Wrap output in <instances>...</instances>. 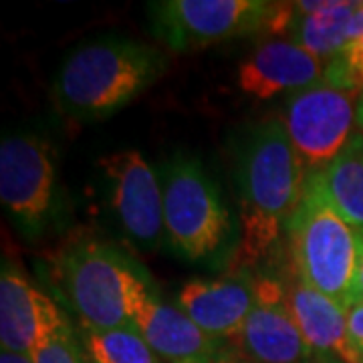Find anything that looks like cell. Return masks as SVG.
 Here are the masks:
<instances>
[{
  "label": "cell",
  "instance_id": "14",
  "mask_svg": "<svg viewBox=\"0 0 363 363\" xmlns=\"http://www.w3.org/2000/svg\"><path fill=\"white\" fill-rule=\"evenodd\" d=\"M325 63L289 39L260 43L238 67L236 83L245 95L267 101L323 81Z\"/></svg>",
  "mask_w": 363,
  "mask_h": 363
},
{
  "label": "cell",
  "instance_id": "26",
  "mask_svg": "<svg viewBox=\"0 0 363 363\" xmlns=\"http://www.w3.org/2000/svg\"><path fill=\"white\" fill-rule=\"evenodd\" d=\"M319 363H345V362H341V359H335V357H327V359H321Z\"/></svg>",
  "mask_w": 363,
  "mask_h": 363
},
{
  "label": "cell",
  "instance_id": "15",
  "mask_svg": "<svg viewBox=\"0 0 363 363\" xmlns=\"http://www.w3.org/2000/svg\"><path fill=\"white\" fill-rule=\"evenodd\" d=\"M285 293L293 319L309 350L321 359L335 357L351 363L347 311L333 298L303 283L297 274L285 285Z\"/></svg>",
  "mask_w": 363,
  "mask_h": 363
},
{
  "label": "cell",
  "instance_id": "12",
  "mask_svg": "<svg viewBox=\"0 0 363 363\" xmlns=\"http://www.w3.org/2000/svg\"><path fill=\"white\" fill-rule=\"evenodd\" d=\"M71 327L65 313L43 289L11 262L0 272V345L2 351L30 355L55 333Z\"/></svg>",
  "mask_w": 363,
  "mask_h": 363
},
{
  "label": "cell",
  "instance_id": "16",
  "mask_svg": "<svg viewBox=\"0 0 363 363\" xmlns=\"http://www.w3.org/2000/svg\"><path fill=\"white\" fill-rule=\"evenodd\" d=\"M362 2L347 0H298L291 2L293 16L286 26V39L297 43L315 55L325 65L337 57L347 35L353 16Z\"/></svg>",
  "mask_w": 363,
  "mask_h": 363
},
{
  "label": "cell",
  "instance_id": "9",
  "mask_svg": "<svg viewBox=\"0 0 363 363\" xmlns=\"http://www.w3.org/2000/svg\"><path fill=\"white\" fill-rule=\"evenodd\" d=\"M111 208L131 245L154 252L166 238L162 178L138 150L113 152L101 160Z\"/></svg>",
  "mask_w": 363,
  "mask_h": 363
},
{
  "label": "cell",
  "instance_id": "7",
  "mask_svg": "<svg viewBox=\"0 0 363 363\" xmlns=\"http://www.w3.org/2000/svg\"><path fill=\"white\" fill-rule=\"evenodd\" d=\"M359 93L323 79L286 99L283 125L307 174L327 168L357 135Z\"/></svg>",
  "mask_w": 363,
  "mask_h": 363
},
{
  "label": "cell",
  "instance_id": "23",
  "mask_svg": "<svg viewBox=\"0 0 363 363\" xmlns=\"http://www.w3.org/2000/svg\"><path fill=\"white\" fill-rule=\"evenodd\" d=\"M208 363H247L242 357H238L234 351H228V350H222L216 357H212Z\"/></svg>",
  "mask_w": 363,
  "mask_h": 363
},
{
  "label": "cell",
  "instance_id": "8",
  "mask_svg": "<svg viewBox=\"0 0 363 363\" xmlns=\"http://www.w3.org/2000/svg\"><path fill=\"white\" fill-rule=\"evenodd\" d=\"M57 196V166L51 145L30 133L0 143V202L26 238L49 226Z\"/></svg>",
  "mask_w": 363,
  "mask_h": 363
},
{
  "label": "cell",
  "instance_id": "17",
  "mask_svg": "<svg viewBox=\"0 0 363 363\" xmlns=\"http://www.w3.org/2000/svg\"><path fill=\"white\" fill-rule=\"evenodd\" d=\"M323 188L341 218L355 230L363 228V133L357 135L329 166L319 172Z\"/></svg>",
  "mask_w": 363,
  "mask_h": 363
},
{
  "label": "cell",
  "instance_id": "22",
  "mask_svg": "<svg viewBox=\"0 0 363 363\" xmlns=\"http://www.w3.org/2000/svg\"><path fill=\"white\" fill-rule=\"evenodd\" d=\"M355 301H363V228L357 230V269H355L351 303H355Z\"/></svg>",
  "mask_w": 363,
  "mask_h": 363
},
{
  "label": "cell",
  "instance_id": "13",
  "mask_svg": "<svg viewBox=\"0 0 363 363\" xmlns=\"http://www.w3.org/2000/svg\"><path fill=\"white\" fill-rule=\"evenodd\" d=\"M257 279L250 269H234L218 279H194L182 286L176 307L214 339H234L257 301Z\"/></svg>",
  "mask_w": 363,
  "mask_h": 363
},
{
  "label": "cell",
  "instance_id": "3",
  "mask_svg": "<svg viewBox=\"0 0 363 363\" xmlns=\"http://www.w3.org/2000/svg\"><path fill=\"white\" fill-rule=\"evenodd\" d=\"M285 230L295 274L347 311L357 269V230L333 208L319 172L307 174Z\"/></svg>",
  "mask_w": 363,
  "mask_h": 363
},
{
  "label": "cell",
  "instance_id": "25",
  "mask_svg": "<svg viewBox=\"0 0 363 363\" xmlns=\"http://www.w3.org/2000/svg\"><path fill=\"white\" fill-rule=\"evenodd\" d=\"M357 130L363 133V91L359 93V101H357Z\"/></svg>",
  "mask_w": 363,
  "mask_h": 363
},
{
  "label": "cell",
  "instance_id": "20",
  "mask_svg": "<svg viewBox=\"0 0 363 363\" xmlns=\"http://www.w3.org/2000/svg\"><path fill=\"white\" fill-rule=\"evenodd\" d=\"M28 357L33 363H87L79 335L73 333L71 327L45 339Z\"/></svg>",
  "mask_w": 363,
  "mask_h": 363
},
{
  "label": "cell",
  "instance_id": "2",
  "mask_svg": "<svg viewBox=\"0 0 363 363\" xmlns=\"http://www.w3.org/2000/svg\"><path fill=\"white\" fill-rule=\"evenodd\" d=\"M166 69L168 59L154 45L116 37L91 40L61 65L52 99L65 116L97 121L128 107Z\"/></svg>",
  "mask_w": 363,
  "mask_h": 363
},
{
  "label": "cell",
  "instance_id": "21",
  "mask_svg": "<svg viewBox=\"0 0 363 363\" xmlns=\"http://www.w3.org/2000/svg\"><path fill=\"white\" fill-rule=\"evenodd\" d=\"M347 341L351 363H363V301L351 303L347 309Z\"/></svg>",
  "mask_w": 363,
  "mask_h": 363
},
{
  "label": "cell",
  "instance_id": "5",
  "mask_svg": "<svg viewBox=\"0 0 363 363\" xmlns=\"http://www.w3.org/2000/svg\"><path fill=\"white\" fill-rule=\"evenodd\" d=\"M164 228L172 250L186 260L218 252L233 234L220 190L202 164L188 156L169 160L162 174Z\"/></svg>",
  "mask_w": 363,
  "mask_h": 363
},
{
  "label": "cell",
  "instance_id": "1",
  "mask_svg": "<svg viewBox=\"0 0 363 363\" xmlns=\"http://www.w3.org/2000/svg\"><path fill=\"white\" fill-rule=\"evenodd\" d=\"M305 180L307 169L283 121L269 119L252 128L238 162L242 233L236 269H248L269 255L297 210Z\"/></svg>",
  "mask_w": 363,
  "mask_h": 363
},
{
  "label": "cell",
  "instance_id": "18",
  "mask_svg": "<svg viewBox=\"0 0 363 363\" xmlns=\"http://www.w3.org/2000/svg\"><path fill=\"white\" fill-rule=\"evenodd\" d=\"M87 363H162L133 327L91 329L77 333Z\"/></svg>",
  "mask_w": 363,
  "mask_h": 363
},
{
  "label": "cell",
  "instance_id": "4",
  "mask_svg": "<svg viewBox=\"0 0 363 363\" xmlns=\"http://www.w3.org/2000/svg\"><path fill=\"white\" fill-rule=\"evenodd\" d=\"M147 281L130 257L93 238L65 248L59 260L61 289L81 325L91 329L131 327V298Z\"/></svg>",
  "mask_w": 363,
  "mask_h": 363
},
{
  "label": "cell",
  "instance_id": "10",
  "mask_svg": "<svg viewBox=\"0 0 363 363\" xmlns=\"http://www.w3.org/2000/svg\"><path fill=\"white\" fill-rule=\"evenodd\" d=\"M236 355L247 363H319L298 331L289 307L285 283L271 274L257 279V301L233 339Z\"/></svg>",
  "mask_w": 363,
  "mask_h": 363
},
{
  "label": "cell",
  "instance_id": "6",
  "mask_svg": "<svg viewBox=\"0 0 363 363\" xmlns=\"http://www.w3.org/2000/svg\"><path fill=\"white\" fill-rule=\"evenodd\" d=\"M279 2L156 0L147 2L150 30L172 51H194L269 30Z\"/></svg>",
  "mask_w": 363,
  "mask_h": 363
},
{
  "label": "cell",
  "instance_id": "19",
  "mask_svg": "<svg viewBox=\"0 0 363 363\" xmlns=\"http://www.w3.org/2000/svg\"><path fill=\"white\" fill-rule=\"evenodd\" d=\"M325 81L339 87L363 91V2L353 16L343 49L325 65Z\"/></svg>",
  "mask_w": 363,
  "mask_h": 363
},
{
  "label": "cell",
  "instance_id": "24",
  "mask_svg": "<svg viewBox=\"0 0 363 363\" xmlns=\"http://www.w3.org/2000/svg\"><path fill=\"white\" fill-rule=\"evenodd\" d=\"M0 363H33L28 355H18V353H11V351H2L0 353Z\"/></svg>",
  "mask_w": 363,
  "mask_h": 363
},
{
  "label": "cell",
  "instance_id": "11",
  "mask_svg": "<svg viewBox=\"0 0 363 363\" xmlns=\"http://www.w3.org/2000/svg\"><path fill=\"white\" fill-rule=\"evenodd\" d=\"M130 317L131 327L162 362L208 363L222 351L218 339L204 333L176 305H168L157 297L152 281L135 291Z\"/></svg>",
  "mask_w": 363,
  "mask_h": 363
}]
</instances>
